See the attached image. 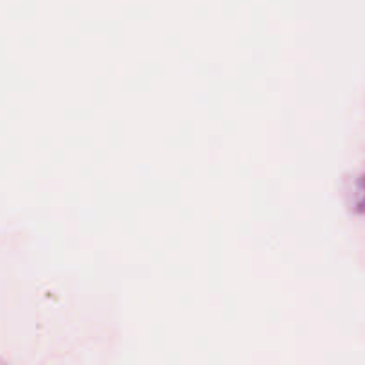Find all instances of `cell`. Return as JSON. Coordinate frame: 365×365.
<instances>
[{"label":"cell","mask_w":365,"mask_h":365,"mask_svg":"<svg viewBox=\"0 0 365 365\" xmlns=\"http://www.w3.org/2000/svg\"><path fill=\"white\" fill-rule=\"evenodd\" d=\"M364 203H365V182H364Z\"/></svg>","instance_id":"obj_1"}]
</instances>
